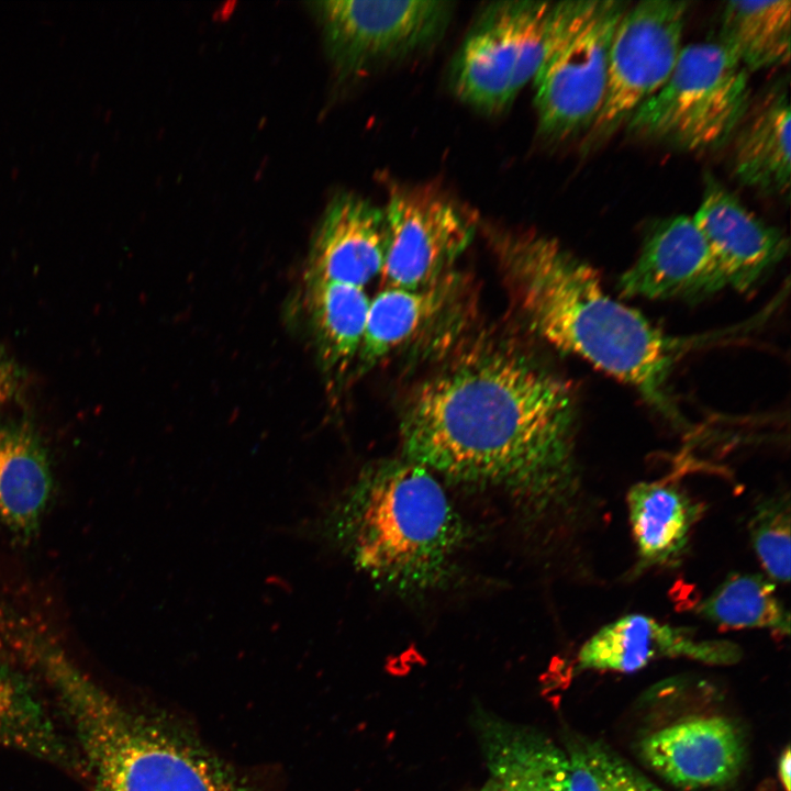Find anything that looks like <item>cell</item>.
<instances>
[{"instance_id": "obj_5", "label": "cell", "mask_w": 791, "mask_h": 791, "mask_svg": "<svg viewBox=\"0 0 791 791\" xmlns=\"http://www.w3.org/2000/svg\"><path fill=\"white\" fill-rule=\"evenodd\" d=\"M751 105L748 71L717 40L683 46L665 85L626 122L639 138L687 151L734 137Z\"/></svg>"}, {"instance_id": "obj_13", "label": "cell", "mask_w": 791, "mask_h": 791, "mask_svg": "<svg viewBox=\"0 0 791 791\" xmlns=\"http://www.w3.org/2000/svg\"><path fill=\"white\" fill-rule=\"evenodd\" d=\"M742 655L732 640L700 638L688 627L631 613L600 627L580 647L576 659L579 670L628 673L660 659L728 666L738 662Z\"/></svg>"}, {"instance_id": "obj_10", "label": "cell", "mask_w": 791, "mask_h": 791, "mask_svg": "<svg viewBox=\"0 0 791 791\" xmlns=\"http://www.w3.org/2000/svg\"><path fill=\"white\" fill-rule=\"evenodd\" d=\"M327 52L343 75L404 56L435 42L453 3L441 0H325L314 2Z\"/></svg>"}, {"instance_id": "obj_15", "label": "cell", "mask_w": 791, "mask_h": 791, "mask_svg": "<svg viewBox=\"0 0 791 791\" xmlns=\"http://www.w3.org/2000/svg\"><path fill=\"white\" fill-rule=\"evenodd\" d=\"M385 252L383 210L355 193H341L317 225L304 275L364 288L381 275Z\"/></svg>"}, {"instance_id": "obj_9", "label": "cell", "mask_w": 791, "mask_h": 791, "mask_svg": "<svg viewBox=\"0 0 791 791\" xmlns=\"http://www.w3.org/2000/svg\"><path fill=\"white\" fill-rule=\"evenodd\" d=\"M382 210V288L415 289L453 271L479 223L431 187L396 185Z\"/></svg>"}, {"instance_id": "obj_4", "label": "cell", "mask_w": 791, "mask_h": 791, "mask_svg": "<svg viewBox=\"0 0 791 791\" xmlns=\"http://www.w3.org/2000/svg\"><path fill=\"white\" fill-rule=\"evenodd\" d=\"M49 686L94 791H253L192 738L121 702L75 662Z\"/></svg>"}, {"instance_id": "obj_8", "label": "cell", "mask_w": 791, "mask_h": 791, "mask_svg": "<svg viewBox=\"0 0 791 791\" xmlns=\"http://www.w3.org/2000/svg\"><path fill=\"white\" fill-rule=\"evenodd\" d=\"M689 5L645 0L624 12L611 43L604 103L587 133L589 145L612 135L668 80L683 48Z\"/></svg>"}, {"instance_id": "obj_17", "label": "cell", "mask_w": 791, "mask_h": 791, "mask_svg": "<svg viewBox=\"0 0 791 791\" xmlns=\"http://www.w3.org/2000/svg\"><path fill=\"white\" fill-rule=\"evenodd\" d=\"M52 489L49 456L32 421L0 417V522L19 539L33 537Z\"/></svg>"}, {"instance_id": "obj_11", "label": "cell", "mask_w": 791, "mask_h": 791, "mask_svg": "<svg viewBox=\"0 0 791 791\" xmlns=\"http://www.w3.org/2000/svg\"><path fill=\"white\" fill-rule=\"evenodd\" d=\"M726 287L703 235L688 215H675L651 226L638 256L617 281L623 297L648 300L694 302Z\"/></svg>"}, {"instance_id": "obj_2", "label": "cell", "mask_w": 791, "mask_h": 791, "mask_svg": "<svg viewBox=\"0 0 791 791\" xmlns=\"http://www.w3.org/2000/svg\"><path fill=\"white\" fill-rule=\"evenodd\" d=\"M481 230L532 332L631 387L677 427L687 425L670 387L683 343L608 293L599 272L554 237Z\"/></svg>"}, {"instance_id": "obj_24", "label": "cell", "mask_w": 791, "mask_h": 791, "mask_svg": "<svg viewBox=\"0 0 791 791\" xmlns=\"http://www.w3.org/2000/svg\"><path fill=\"white\" fill-rule=\"evenodd\" d=\"M776 583L751 572L728 575L697 605L705 621L725 628H758L790 634V612Z\"/></svg>"}, {"instance_id": "obj_19", "label": "cell", "mask_w": 791, "mask_h": 791, "mask_svg": "<svg viewBox=\"0 0 791 791\" xmlns=\"http://www.w3.org/2000/svg\"><path fill=\"white\" fill-rule=\"evenodd\" d=\"M791 112L788 87L770 88L751 104L735 133L733 170L745 186L789 196Z\"/></svg>"}, {"instance_id": "obj_16", "label": "cell", "mask_w": 791, "mask_h": 791, "mask_svg": "<svg viewBox=\"0 0 791 791\" xmlns=\"http://www.w3.org/2000/svg\"><path fill=\"white\" fill-rule=\"evenodd\" d=\"M464 281L455 271L415 289L382 288L370 300L366 330L356 360L368 371L397 352L458 316Z\"/></svg>"}, {"instance_id": "obj_7", "label": "cell", "mask_w": 791, "mask_h": 791, "mask_svg": "<svg viewBox=\"0 0 791 791\" xmlns=\"http://www.w3.org/2000/svg\"><path fill=\"white\" fill-rule=\"evenodd\" d=\"M630 4L571 0L557 43L533 80L538 132L561 141L589 132L604 103L609 57L617 23Z\"/></svg>"}, {"instance_id": "obj_25", "label": "cell", "mask_w": 791, "mask_h": 791, "mask_svg": "<svg viewBox=\"0 0 791 791\" xmlns=\"http://www.w3.org/2000/svg\"><path fill=\"white\" fill-rule=\"evenodd\" d=\"M564 750L569 791H665L599 739L570 738Z\"/></svg>"}, {"instance_id": "obj_23", "label": "cell", "mask_w": 791, "mask_h": 791, "mask_svg": "<svg viewBox=\"0 0 791 791\" xmlns=\"http://www.w3.org/2000/svg\"><path fill=\"white\" fill-rule=\"evenodd\" d=\"M747 71L783 65L790 58L791 2L728 1L717 40Z\"/></svg>"}, {"instance_id": "obj_27", "label": "cell", "mask_w": 791, "mask_h": 791, "mask_svg": "<svg viewBox=\"0 0 791 791\" xmlns=\"http://www.w3.org/2000/svg\"><path fill=\"white\" fill-rule=\"evenodd\" d=\"M26 380L25 370L0 344V405L16 400Z\"/></svg>"}, {"instance_id": "obj_18", "label": "cell", "mask_w": 791, "mask_h": 791, "mask_svg": "<svg viewBox=\"0 0 791 791\" xmlns=\"http://www.w3.org/2000/svg\"><path fill=\"white\" fill-rule=\"evenodd\" d=\"M476 727L490 773L480 791H569L566 753L545 735L484 714Z\"/></svg>"}, {"instance_id": "obj_14", "label": "cell", "mask_w": 791, "mask_h": 791, "mask_svg": "<svg viewBox=\"0 0 791 791\" xmlns=\"http://www.w3.org/2000/svg\"><path fill=\"white\" fill-rule=\"evenodd\" d=\"M727 287L754 289L786 256L783 233L758 219L734 194L711 180L692 216Z\"/></svg>"}, {"instance_id": "obj_6", "label": "cell", "mask_w": 791, "mask_h": 791, "mask_svg": "<svg viewBox=\"0 0 791 791\" xmlns=\"http://www.w3.org/2000/svg\"><path fill=\"white\" fill-rule=\"evenodd\" d=\"M571 0H508L487 5L450 69L456 96L486 113L506 109L553 52Z\"/></svg>"}, {"instance_id": "obj_22", "label": "cell", "mask_w": 791, "mask_h": 791, "mask_svg": "<svg viewBox=\"0 0 791 791\" xmlns=\"http://www.w3.org/2000/svg\"><path fill=\"white\" fill-rule=\"evenodd\" d=\"M0 747L70 770L81 765L35 689L18 670L0 660Z\"/></svg>"}, {"instance_id": "obj_20", "label": "cell", "mask_w": 791, "mask_h": 791, "mask_svg": "<svg viewBox=\"0 0 791 791\" xmlns=\"http://www.w3.org/2000/svg\"><path fill=\"white\" fill-rule=\"evenodd\" d=\"M626 504L639 565H677L702 517V503L677 483L642 481L630 488Z\"/></svg>"}, {"instance_id": "obj_21", "label": "cell", "mask_w": 791, "mask_h": 791, "mask_svg": "<svg viewBox=\"0 0 791 791\" xmlns=\"http://www.w3.org/2000/svg\"><path fill=\"white\" fill-rule=\"evenodd\" d=\"M370 300L364 288L304 275L303 304L326 371L343 374L357 360Z\"/></svg>"}, {"instance_id": "obj_28", "label": "cell", "mask_w": 791, "mask_h": 791, "mask_svg": "<svg viewBox=\"0 0 791 791\" xmlns=\"http://www.w3.org/2000/svg\"><path fill=\"white\" fill-rule=\"evenodd\" d=\"M778 777L784 791H790L791 784V754L787 746L778 759Z\"/></svg>"}, {"instance_id": "obj_1", "label": "cell", "mask_w": 791, "mask_h": 791, "mask_svg": "<svg viewBox=\"0 0 791 791\" xmlns=\"http://www.w3.org/2000/svg\"><path fill=\"white\" fill-rule=\"evenodd\" d=\"M578 426L568 380L510 343L483 338L413 388L400 436L404 458L546 511L579 493Z\"/></svg>"}, {"instance_id": "obj_3", "label": "cell", "mask_w": 791, "mask_h": 791, "mask_svg": "<svg viewBox=\"0 0 791 791\" xmlns=\"http://www.w3.org/2000/svg\"><path fill=\"white\" fill-rule=\"evenodd\" d=\"M337 537L372 580L421 592L448 580L465 532L427 468L404 459L367 467L341 502Z\"/></svg>"}, {"instance_id": "obj_12", "label": "cell", "mask_w": 791, "mask_h": 791, "mask_svg": "<svg viewBox=\"0 0 791 791\" xmlns=\"http://www.w3.org/2000/svg\"><path fill=\"white\" fill-rule=\"evenodd\" d=\"M637 750L650 770L683 790L728 786L746 760L742 729L723 715L679 720L645 736Z\"/></svg>"}, {"instance_id": "obj_26", "label": "cell", "mask_w": 791, "mask_h": 791, "mask_svg": "<svg viewBox=\"0 0 791 791\" xmlns=\"http://www.w3.org/2000/svg\"><path fill=\"white\" fill-rule=\"evenodd\" d=\"M791 510L789 493L770 495L756 504L748 523L750 544L766 577L776 584L790 581Z\"/></svg>"}]
</instances>
